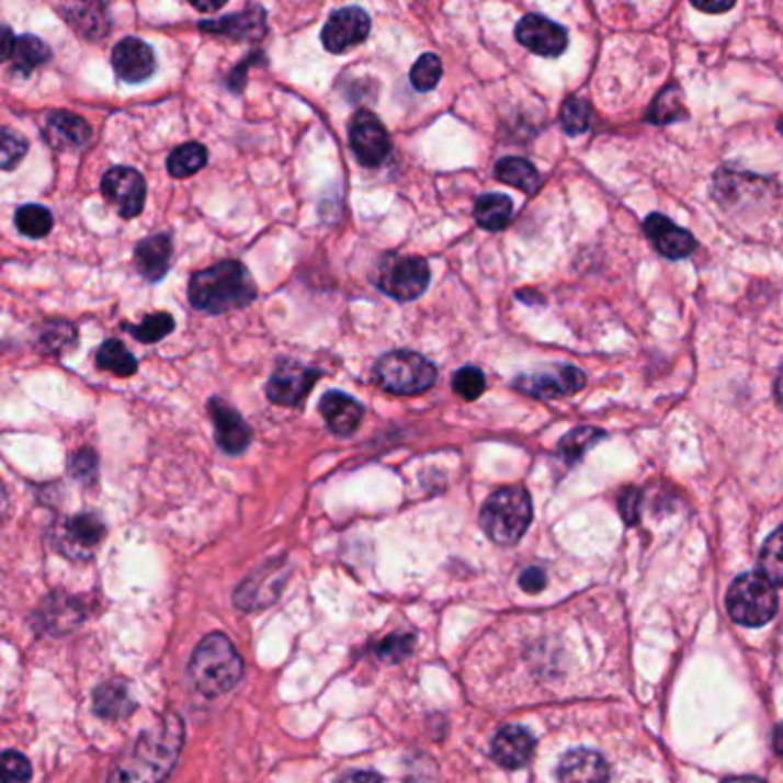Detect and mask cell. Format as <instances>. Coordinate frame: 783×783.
<instances>
[{
  "label": "cell",
  "instance_id": "obj_52",
  "mask_svg": "<svg viewBox=\"0 0 783 783\" xmlns=\"http://www.w3.org/2000/svg\"><path fill=\"white\" fill-rule=\"evenodd\" d=\"M724 783H763V781L756 779V776H736V779H728Z\"/></svg>",
  "mask_w": 783,
  "mask_h": 783
},
{
  "label": "cell",
  "instance_id": "obj_32",
  "mask_svg": "<svg viewBox=\"0 0 783 783\" xmlns=\"http://www.w3.org/2000/svg\"><path fill=\"white\" fill-rule=\"evenodd\" d=\"M206 159H208V154H206L204 145H200V143L179 145V147L170 154V159H168V172H170L174 179H186V177L200 172V170L206 166Z\"/></svg>",
  "mask_w": 783,
  "mask_h": 783
},
{
  "label": "cell",
  "instance_id": "obj_5",
  "mask_svg": "<svg viewBox=\"0 0 783 783\" xmlns=\"http://www.w3.org/2000/svg\"><path fill=\"white\" fill-rule=\"evenodd\" d=\"M376 383L392 395H422L438 381V370L415 351H389L374 364Z\"/></svg>",
  "mask_w": 783,
  "mask_h": 783
},
{
  "label": "cell",
  "instance_id": "obj_3",
  "mask_svg": "<svg viewBox=\"0 0 783 783\" xmlns=\"http://www.w3.org/2000/svg\"><path fill=\"white\" fill-rule=\"evenodd\" d=\"M189 673L204 696H223L241 683L243 660L225 635L214 633L195 648Z\"/></svg>",
  "mask_w": 783,
  "mask_h": 783
},
{
  "label": "cell",
  "instance_id": "obj_41",
  "mask_svg": "<svg viewBox=\"0 0 783 783\" xmlns=\"http://www.w3.org/2000/svg\"><path fill=\"white\" fill-rule=\"evenodd\" d=\"M681 92H678V88H667L658 99L656 103H653V111H650V122H658V124H667V122H673L678 117H683V111H681Z\"/></svg>",
  "mask_w": 783,
  "mask_h": 783
},
{
  "label": "cell",
  "instance_id": "obj_30",
  "mask_svg": "<svg viewBox=\"0 0 783 783\" xmlns=\"http://www.w3.org/2000/svg\"><path fill=\"white\" fill-rule=\"evenodd\" d=\"M14 71H19L21 76H29L31 71H35L37 67H42L44 63H48L50 50L48 46L35 37V35H21L16 37L14 44Z\"/></svg>",
  "mask_w": 783,
  "mask_h": 783
},
{
  "label": "cell",
  "instance_id": "obj_25",
  "mask_svg": "<svg viewBox=\"0 0 783 783\" xmlns=\"http://www.w3.org/2000/svg\"><path fill=\"white\" fill-rule=\"evenodd\" d=\"M103 534H106V527H103L99 515L94 513L73 515L65 527V538L71 543L69 555L90 553L92 547L103 538Z\"/></svg>",
  "mask_w": 783,
  "mask_h": 783
},
{
  "label": "cell",
  "instance_id": "obj_27",
  "mask_svg": "<svg viewBox=\"0 0 783 783\" xmlns=\"http://www.w3.org/2000/svg\"><path fill=\"white\" fill-rule=\"evenodd\" d=\"M513 218V202L507 195L490 193L477 200L475 204V220L479 227L488 231L504 229Z\"/></svg>",
  "mask_w": 783,
  "mask_h": 783
},
{
  "label": "cell",
  "instance_id": "obj_6",
  "mask_svg": "<svg viewBox=\"0 0 783 783\" xmlns=\"http://www.w3.org/2000/svg\"><path fill=\"white\" fill-rule=\"evenodd\" d=\"M726 610L736 623L761 628L770 623L779 610V595L774 585H770L759 572H745L736 578L726 593Z\"/></svg>",
  "mask_w": 783,
  "mask_h": 783
},
{
  "label": "cell",
  "instance_id": "obj_1",
  "mask_svg": "<svg viewBox=\"0 0 783 783\" xmlns=\"http://www.w3.org/2000/svg\"><path fill=\"white\" fill-rule=\"evenodd\" d=\"M181 745H184V722L177 715H166L122 756L106 783H161L172 772Z\"/></svg>",
  "mask_w": 783,
  "mask_h": 783
},
{
  "label": "cell",
  "instance_id": "obj_20",
  "mask_svg": "<svg viewBox=\"0 0 783 783\" xmlns=\"http://www.w3.org/2000/svg\"><path fill=\"white\" fill-rule=\"evenodd\" d=\"M490 756L498 765L507 770H518L522 765H527L534 756V738L525 728L504 726L498 730V736L492 740Z\"/></svg>",
  "mask_w": 783,
  "mask_h": 783
},
{
  "label": "cell",
  "instance_id": "obj_14",
  "mask_svg": "<svg viewBox=\"0 0 783 783\" xmlns=\"http://www.w3.org/2000/svg\"><path fill=\"white\" fill-rule=\"evenodd\" d=\"M515 39L525 48H530L532 54L543 58H557L568 46L566 29L541 14L522 16L515 25Z\"/></svg>",
  "mask_w": 783,
  "mask_h": 783
},
{
  "label": "cell",
  "instance_id": "obj_26",
  "mask_svg": "<svg viewBox=\"0 0 783 783\" xmlns=\"http://www.w3.org/2000/svg\"><path fill=\"white\" fill-rule=\"evenodd\" d=\"M495 177H498L502 184L520 189L530 195L536 193L541 186L538 170L530 161L518 159V156H507V159L495 166Z\"/></svg>",
  "mask_w": 783,
  "mask_h": 783
},
{
  "label": "cell",
  "instance_id": "obj_21",
  "mask_svg": "<svg viewBox=\"0 0 783 783\" xmlns=\"http://www.w3.org/2000/svg\"><path fill=\"white\" fill-rule=\"evenodd\" d=\"M200 29L212 35H223L231 39H261L266 33V12L250 8L246 12L223 16L216 21H202Z\"/></svg>",
  "mask_w": 783,
  "mask_h": 783
},
{
  "label": "cell",
  "instance_id": "obj_17",
  "mask_svg": "<svg viewBox=\"0 0 783 783\" xmlns=\"http://www.w3.org/2000/svg\"><path fill=\"white\" fill-rule=\"evenodd\" d=\"M113 69L126 83H143L154 73V50L136 37H126L113 48Z\"/></svg>",
  "mask_w": 783,
  "mask_h": 783
},
{
  "label": "cell",
  "instance_id": "obj_28",
  "mask_svg": "<svg viewBox=\"0 0 783 783\" xmlns=\"http://www.w3.org/2000/svg\"><path fill=\"white\" fill-rule=\"evenodd\" d=\"M94 711L101 717L117 719L134 711V701L122 683H106L94 692Z\"/></svg>",
  "mask_w": 783,
  "mask_h": 783
},
{
  "label": "cell",
  "instance_id": "obj_50",
  "mask_svg": "<svg viewBox=\"0 0 783 783\" xmlns=\"http://www.w3.org/2000/svg\"><path fill=\"white\" fill-rule=\"evenodd\" d=\"M774 399L783 408V367H781V372H779V376L774 381Z\"/></svg>",
  "mask_w": 783,
  "mask_h": 783
},
{
  "label": "cell",
  "instance_id": "obj_54",
  "mask_svg": "<svg viewBox=\"0 0 783 783\" xmlns=\"http://www.w3.org/2000/svg\"><path fill=\"white\" fill-rule=\"evenodd\" d=\"M779 130H781V134H783V120L779 122Z\"/></svg>",
  "mask_w": 783,
  "mask_h": 783
},
{
  "label": "cell",
  "instance_id": "obj_39",
  "mask_svg": "<svg viewBox=\"0 0 783 783\" xmlns=\"http://www.w3.org/2000/svg\"><path fill=\"white\" fill-rule=\"evenodd\" d=\"M33 768L31 761L19 751L0 753V783H31Z\"/></svg>",
  "mask_w": 783,
  "mask_h": 783
},
{
  "label": "cell",
  "instance_id": "obj_49",
  "mask_svg": "<svg viewBox=\"0 0 783 783\" xmlns=\"http://www.w3.org/2000/svg\"><path fill=\"white\" fill-rule=\"evenodd\" d=\"M339 783H383V781H381V776L374 774V772H351V774H347Z\"/></svg>",
  "mask_w": 783,
  "mask_h": 783
},
{
  "label": "cell",
  "instance_id": "obj_47",
  "mask_svg": "<svg viewBox=\"0 0 783 783\" xmlns=\"http://www.w3.org/2000/svg\"><path fill=\"white\" fill-rule=\"evenodd\" d=\"M71 469H73V475H83V473H90V469H94V454L90 450L81 452V454H76L73 461H71Z\"/></svg>",
  "mask_w": 783,
  "mask_h": 783
},
{
  "label": "cell",
  "instance_id": "obj_53",
  "mask_svg": "<svg viewBox=\"0 0 783 783\" xmlns=\"http://www.w3.org/2000/svg\"><path fill=\"white\" fill-rule=\"evenodd\" d=\"M5 507H8V495H5V488H3V484H0V515H3Z\"/></svg>",
  "mask_w": 783,
  "mask_h": 783
},
{
  "label": "cell",
  "instance_id": "obj_15",
  "mask_svg": "<svg viewBox=\"0 0 783 783\" xmlns=\"http://www.w3.org/2000/svg\"><path fill=\"white\" fill-rule=\"evenodd\" d=\"M206 408H208V417H212V422L216 427L218 447L229 456L243 454L252 440V431L246 424L243 417L237 412V408L218 397L208 401Z\"/></svg>",
  "mask_w": 783,
  "mask_h": 783
},
{
  "label": "cell",
  "instance_id": "obj_43",
  "mask_svg": "<svg viewBox=\"0 0 783 783\" xmlns=\"http://www.w3.org/2000/svg\"><path fill=\"white\" fill-rule=\"evenodd\" d=\"M639 504L642 495L637 488H625L619 498V511L625 520V525H637L639 522Z\"/></svg>",
  "mask_w": 783,
  "mask_h": 783
},
{
  "label": "cell",
  "instance_id": "obj_18",
  "mask_svg": "<svg viewBox=\"0 0 783 783\" xmlns=\"http://www.w3.org/2000/svg\"><path fill=\"white\" fill-rule=\"evenodd\" d=\"M44 138L58 151L83 149L92 138V128L81 115H73L69 111H54L46 117Z\"/></svg>",
  "mask_w": 783,
  "mask_h": 783
},
{
  "label": "cell",
  "instance_id": "obj_4",
  "mask_svg": "<svg viewBox=\"0 0 783 783\" xmlns=\"http://www.w3.org/2000/svg\"><path fill=\"white\" fill-rule=\"evenodd\" d=\"M532 498L522 486L495 490L484 502L481 527L498 545H515L532 525Z\"/></svg>",
  "mask_w": 783,
  "mask_h": 783
},
{
  "label": "cell",
  "instance_id": "obj_24",
  "mask_svg": "<svg viewBox=\"0 0 783 783\" xmlns=\"http://www.w3.org/2000/svg\"><path fill=\"white\" fill-rule=\"evenodd\" d=\"M172 257V241L168 234H154L136 248V266L140 275L149 282H159L168 269Z\"/></svg>",
  "mask_w": 783,
  "mask_h": 783
},
{
  "label": "cell",
  "instance_id": "obj_45",
  "mask_svg": "<svg viewBox=\"0 0 783 783\" xmlns=\"http://www.w3.org/2000/svg\"><path fill=\"white\" fill-rule=\"evenodd\" d=\"M692 5L706 14H724L736 5V0H692Z\"/></svg>",
  "mask_w": 783,
  "mask_h": 783
},
{
  "label": "cell",
  "instance_id": "obj_11",
  "mask_svg": "<svg viewBox=\"0 0 783 783\" xmlns=\"http://www.w3.org/2000/svg\"><path fill=\"white\" fill-rule=\"evenodd\" d=\"M101 191L122 218H136L140 216L145 206V195L147 186L145 179L138 170L134 168H111L101 179Z\"/></svg>",
  "mask_w": 783,
  "mask_h": 783
},
{
  "label": "cell",
  "instance_id": "obj_8",
  "mask_svg": "<svg viewBox=\"0 0 783 783\" xmlns=\"http://www.w3.org/2000/svg\"><path fill=\"white\" fill-rule=\"evenodd\" d=\"M431 280V269L422 257H389L381 264L376 284L397 300L420 298Z\"/></svg>",
  "mask_w": 783,
  "mask_h": 783
},
{
  "label": "cell",
  "instance_id": "obj_16",
  "mask_svg": "<svg viewBox=\"0 0 783 783\" xmlns=\"http://www.w3.org/2000/svg\"><path fill=\"white\" fill-rule=\"evenodd\" d=\"M644 231L656 250L667 259H685L696 250V239L692 234L662 214H650L644 220Z\"/></svg>",
  "mask_w": 783,
  "mask_h": 783
},
{
  "label": "cell",
  "instance_id": "obj_38",
  "mask_svg": "<svg viewBox=\"0 0 783 783\" xmlns=\"http://www.w3.org/2000/svg\"><path fill=\"white\" fill-rule=\"evenodd\" d=\"M442 78V63L435 54H424L410 69V83L417 92L433 90Z\"/></svg>",
  "mask_w": 783,
  "mask_h": 783
},
{
  "label": "cell",
  "instance_id": "obj_36",
  "mask_svg": "<svg viewBox=\"0 0 783 783\" xmlns=\"http://www.w3.org/2000/svg\"><path fill=\"white\" fill-rule=\"evenodd\" d=\"M29 154V140L19 130L0 126V170H14Z\"/></svg>",
  "mask_w": 783,
  "mask_h": 783
},
{
  "label": "cell",
  "instance_id": "obj_42",
  "mask_svg": "<svg viewBox=\"0 0 783 783\" xmlns=\"http://www.w3.org/2000/svg\"><path fill=\"white\" fill-rule=\"evenodd\" d=\"M412 653V637L410 635H392L378 646V656L387 662H401Z\"/></svg>",
  "mask_w": 783,
  "mask_h": 783
},
{
  "label": "cell",
  "instance_id": "obj_34",
  "mask_svg": "<svg viewBox=\"0 0 783 783\" xmlns=\"http://www.w3.org/2000/svg\"><path fill=\"white\" fill-rule=\"evenodd\" d=\"M14 223L23 237L44 239L50 231V227H54V216H50L48 208H44L39 204H25L16 212Z\"/></svg>",
  "mask_w": 783,
  "mask_h": 783
},
{
  "label": "cell",
  "instance_id": "obj_31",
  "mask_svg": "<svg viewBox=\"0 0 783 783\" xmlns=\"http://www.w3.org/2000/svg\"><path fill=\"white\" fill-rule=\"evenodd\" d=\"M97 364L103 372H111L115 376H134L138 372V360L117 339H109V342L101 344L97 351Z\"/></svg>",
  "mask_w": 783,
  "mask_h": 783
},
{
  "label": "cell",
  "instance_id": "obj_9",
  "mask_svg": "<svg viewBox=\"0 0 783 783\" xmlns=\"http://www.w3.org/2000/svg\"><path fill=\"white\" fill-rule=\"evenodd\" d=\"M349 138L355 159L364 168H378L387 161V156L392 151V140L387 136V128L374 113L358 111L351 120Z\"/></svg>",
  "mask_w": 783,
  "mask_h": 783
},
{
  "label": "cell",
  "instance_id": "obj_19",
  "mask_svg": "<svg viewBox=\"0 0 783 783\" xmlns=\"http://www.w3.org/2000/svg\"><path fill=\"white\" fill-rule=\"evenodd\" d=\"M557 776L559 783H610V765L593 749H572L559 761Z\"/></svg>",
  "mask_w": 783,
  "mask_h": 783
},
{
  "label": "cell",
  "instance_id": "obj_12",
  "mask_svg": "<svg viewBox=\"0 0 783 783\" xmlns=\"http://www.w3.org/2000/svg\"><path fill=\"white\" fill-rule=\"evenodd\" d=\"M284 582H286V561L273 559L266 566H261L257 572H252V576L237 589L234 603L246 612L269 608L282 593Z\"/></svg>",
  "mask_w": 783,
  "mask_h": 783
},
{
  "label": "cell",
  "instance_id": "obj_51",
  "mask_svg": "<svg viewBox=\"0 0 783 783\" xmlns=\"http://www.w3.org/2000/svg\"><path fill=\"white\" fill-rule=\"evenodd\" d=\"M772 742H774V751L779 753V756H783V722L776 726V730H774V738H772Z\"/></svg>",
  "mask_w": 783,
  "mask_h": 783
},
{
  "label": "cell",
  "instance_id": "obj_40",
  "mask_svg": "<svg viewBox=\"0 0 783 783\" xmlns=\"http://www.w3.org/2000/svg\"><path fill=\"white\" fill-rule=\"evenodd\" d=\"M452 387H454V392L461 399L477 401L484 395V389H486V376H484V372L479 367H461L454 374Z\"/></svg>",
  "mask_w": 783,
  "mask_h": 783
},
{
  "label": "cell",
  "instance_id": "obj_33",
  "mask_svg": "<svg viewBox=\"0 0 783 783\" xmlns=\"http://www.w3.org/2000/svg\"><path fill=\"white\" fill-rule=\"evenodd\" d=\"M605 438V431H600V429H593V427H580V429H572L570 433H566L559 442V456L572 465V463H578L598 440H603Z\"/></svg>",
  "mask_w": 783,
  "mask_h": 783
},
{
  "label": "cell",
  "instance_id": "obj_13",
  "mask_svg": "<svg viewBox=\"0 0 783 783\" xmlns=\"http://www.w3.org/2000/svg\"><path fill=\"white\" fill-rule=\"evenodd\" d=\"M372 31V21L367 12L360 8H344L330 14L321 31V42L328 54H347L349 48L367 39Z\"/></svg>",
  "mask_w": 783,
  "mask_h": 783
},
{
  "label": "cell",
  "instance_id": "obj_29",
  "mask_svg": "<svg viewBox=\"0 0 783 783\" xmlns=\"http://www.w3.org/2000/svg\"><path fill=\"white\" fill-rule=\"evenodd\" d=\"M759 576L774 587L783 585V525L776 527L761 547Z\"/></svg>",
  "mask_w": 783,
  "mask_h": 783
},
{
  "label": "cell",
  "instance_id": "obj_44",
  "mask_svg": "<svg viewBox=\"0 0 783 783\" xmlns=\"http://www.w3.org/2000/svg\"><path fill=\"white\" fill-rule=\"evenodd\" d=\"M547 585V578H545V570L538 568V566H530L520 572V587L522 591H527V593H538L543 591Z\"/></svg>",
  "mask_w": 783,
  "mask_h": 783
},
{
  "label": "cell",
  "instance_id": "obj_22",
  "mask_svg": "<svg viewBox=\"0 0 783 783\" xmlns=\"http://www.w3.org/2000/svg\"><path fill=\"white\" fill-rule=\"evenodd\" d=\"M321 415L328 424V429L337 435H351L358 431L362 417H364V408L360 401H355L353 397L344 395V392H326L321 397Z\"/></svg>",
  "mask_w": 783,
  "mask_h": 783
},
{
  "label": "cell",
  "instance_id": "obj_7",
  "mask_svg": "<svg viewBox=\"0 0 783 783\" xmlns=\"http://www.w3.org/2000/svg\"><path fill=\"white\" fill-rule=\"evenodd\" d=\"M587 385V376L570 364H541L515 376L513 387L534 399H557L576 395Z\"/></svg>",
  "mask_w": 783,
  "mask_h": 783
},
{
  "label": "cell",
  "instance_id": "obj_10",
  "mask_svg": "<svg viewBox=\"0 0 783 783\" xmlns=\"http://www.w3.org/2000/svg\"><path fill=\"white\" fill-rule=\"evenodd\" d=\"M321 378V372L309 370L300 362L284 360L266 385V397L284 408H298Z\"/></svg>",
  "mask_w": 783,
  "mask_h": 783
},
{
  "label": "cell",
  "instance_id": "obj_37",
  "mask_svg": "<svg viewBox=\"0 0 783 783\" xmlns=\"http://www.w3.org/2000/svg\"><path fill=\"white\" fill-rule=\"evenodd\" d=\"M126 330L134 334L138 342L154 344V342H161L163 337H168L174 330V319L166 315V311H159V315L145 317V321L138 326H126Z\"/></svg>",
  "mask_w": 783,
  "mask_h": 783
},
{
  "label": "cell",
  "instance_id": "obj_35",
  "mask_svg": "<svg viewBox=\"0 0 783 783\" xmlns=\"http://www.w3.org/2000/svg\"><path fill=\"white\" fill-rule=\"evenodd\" d=\"M593 111L589 103L580 97H570L564 101L561 106V126L568 136H580L591 126Z\"/></svg>",
  "mask_w": 783,
  "mask_h": 783
},
{
  "label": "cell",
  "instance_id": "obj_46",
  "mask_svg": "<svg viewBox=\"0 0 783 783\" xmlns=\"http://www.w3.org/2000/svg\"><path fill=\"white\" fill-rule=\"evenodd\" d=\"M14 44H16L14 33L8 29V25H0V63H5V60L12 58Z\"/></svg>",
  "mask_w": 783,
  "mask_h": 783
},
{
  "label": "cell",
  "instance_id": "obj_48",
  "mask_svg": "<svg viewBox=\"0 0 783 783\" xmlns=\"http://www.w3.org/2000/svg\"><path fill=\"white\" fill-rule=\"evenodd\" d=\"M189 3L204 14H212V12L223 10L227 5V0H189Z\"/></svg>",
  "mask_w": 783,
  "mask_h": 783
},
{
  "label": "cell",
  "instance_id": "obj_23",
  "mask_svg": "<svg viewBox=\"0 0 783 783\" xmlns=\"http://www.w3.org/2000/svg\"><path fill=\"white\" fill-rule=\"evenodd\" d=\"M65 14L71 29L86 39L99 42L111 31L106 5L101 0H69Z\"/></svg>",
  "mask_w": 783,
  "mask_h": 783
},
{
  "label": "cell",
  "instance_id": "obj_2",
  "mask_svg": "<svg viewBox=\"0 0 783 783\" xmlns=\"http://www.w3.org/2000/svg\"><path fill=\"white\" fill-rule=\"evenodd\" d=\"M257 296V286L241 261H220L191 277L189 298L195 309L208 315H225L231 309L250 305Z\"/></svg>",
  "mask_w": 783,
  "mask_h": 783
}]
</instances>
